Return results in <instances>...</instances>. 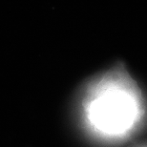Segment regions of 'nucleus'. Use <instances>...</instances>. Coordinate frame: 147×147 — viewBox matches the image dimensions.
<instances>
[{"label":"nucleus","mask_w":147,"mask_h":147,"mask_svg":"<svg viewBox=\"0 0 147 147\" xmlns=\"http://www.w3.org/2000/svg\"><path fill=\"white\" fill-rule=\"evenodd\" d=\"M138 111L131 99L120 93H107L91 104L86 131L107 142L123 140L136 130Z\"/></svg>","instance_id":"obj_1"}]
</instances>
